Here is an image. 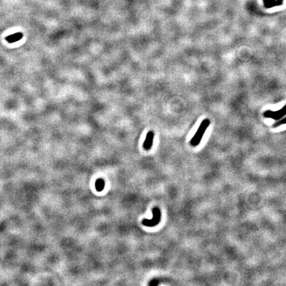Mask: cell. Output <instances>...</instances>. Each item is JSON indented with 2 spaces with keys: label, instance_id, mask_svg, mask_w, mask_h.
I'll return each mask as SVG.
<instances>
[{
  "label": "cell",
  "instance_id": "6da1fadb",
  "mask_svg": "<svg viewBox=\"0 0 286 286\" xmlns=\"http://www.w3.org/2000/svg\"><path fill=\"white\" fill-rule=\"evenodd\" d=\"M209 125H210V121L209 119H204V120L201 122V125H199V127L198 128V129H197L196 133L194 134V136L190 140V145H191V146L194 147L198 146L200 142L201 141L202 138L203 137L205 131H206L208 127H209Z\"/></svg>",
  "mask_w": 286,
  "mask_h": 286
},
{
  "label": "cell",
  "instance_id": "7a4b0ae2",
  "mask_svg": "<svg viewBox=\"0 0 286 286\" xmlns=\"http://www.w3.org/2000/svg\"><path fill=\"white\" fill-rule=\"evenodd\" d=\"M152 219H144L142 221L143 225L146 227H154V226L159 224L161 219V212L159 208L154 207L152 209Z\"/></svg>",
  "mask_w": 286,
  "mask_h": 286
},
{
  "label": "cell",
  "instance_id": "3957f363",
  "mask_svg": "<svg viewBox=\"0 0 286 286\" xmlns=\"http://www.w3.org/2000/svg\"><path fill=\"white\" fill-rule=\"evenodd\" d=\"M286 115V105L283 106V107L281 110L274 111L271 110H268L264 113V117L266 118L273 119L274 120H279L282 118L283 116Z\"/></svg>",
  "mask_w": 286,
  "mask_h": 286
},
{
  "label": "cell",
  "instance_id": "277c9868",
  "mask_svg": "<svg viewBox=\"0 0 286 286\" xmlns=\"http://www.w3.org/2000/svg\"><path fill=\"white\" fill-rule=\"evenodd\" d=\"M154 132L150 131L148 132L146 137V139L144 142V144H143V147H144V150H149L152 146V142L153 140H154Z\"/></svg>",
  "mask_w": 286,
  "mask_h": 286
},
{
  "label": "cell",
  "instance_id": "5b68a950",
  "mask_svg": "<svg viewBox=\"0 0 286 286\" xmlns=\"http://www.w3.org/2000/svg\"><path fill=\"white\" fill-rule=\"evenodd\" d=\"M23 37V34L22 33L19 32L7 36V37L6 38V40L9 43H14L15 42H17V41H20L21 39H22Z\"/></svg>",
  "mask_w": 286,
  "mask_h": 286
},
{
  "label": "cell",
  "instance_id": "8992f818",
  "mask_svg": "<svg viewBox=\"0 0 286 286\" xmlns=\"http://www.w3.org/2000/svg\"><path fill=\"white\" fill-rule=\"evenodd\" d=\"M283 0H264V4L266 7H272L277 6L282 4Z\"/></svg>",
  "mask_w": 286,
  "mask_h": 286
},
{
  "label": "cell",
  "instance_id": "52a82bcc",
  "mask_svg": "<svg viewBox=\"0 0 286 286\" xmlns=\"http://www.w3.org/2000/svg\"><path fill=\"white\" fill-rule=\"evenodd\" d=\"M95 188L96 190L97 191L100 192L101 191H103V189L105 188V181L103 180L102 178H98L97 180H96L95 182Z\"/></svg>",
  "mask_w": 286,
  "mask_h": 286
},
{
  "label": "cell",
  "instance_id": "ba28073f",
  "mask_svg": "<svg viewBox=\"0 0 286 286\" xmlns=\"http://www.w3.org/2000/svg\"><path fill=\"white\" fill-rule=\"evenodd\" d=\"M284 124H286V117L282 119V120L280 121L276 122V123H275L274 125H273V127H274V128H276V127H278L279 126H281V125H284Z\"/></svg>",
  "mask_w": 286,
  "mask_h": 286
}]
</instances>
